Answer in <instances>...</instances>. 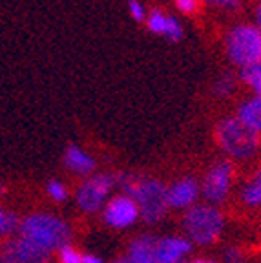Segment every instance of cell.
Instances as JSON below:
<instances>
[{
    "instance_id": "obj_13",
    "label": "cell",
    "mask_w": 261,
    "mask_h": 263,
    "mask_svg": "<svg viewBox=\"0 0 261 263\" xmlns=\"http://www.w3.org/2000/svg\"><path fill=\"white\" fill-rule=\"evenodd\" d=\"M155 236H143L132 241L130 251L124 256V263H157L155 261Z\"/></svg>"
},
{
    "instance_id": "obj_20",
    "label": "cell",
    "mask_w": 261,
    "mask_h": 263,
    "mask_svg": "<svg viewBox=\"0 0 261 263\" xmlns=\"http://www.w3.org/2000/svg\"><path fill=\"white\" fill-rule=\"evenodd\" d=\"M59 259H61V263H84V254H81L71 245H68L59 252Z\"/></svg>"
},
{
    "instance_id": "obj_12",
    "label": "cell",
    "mask_w": 261,
    "mask_h": 263,
    "mask_svg": "<svg viewBox=\"0 0 261 263\" xmlns=\"http://www.w3.org/2000/svg\"><path fill=\"white\" fill-rule=\"evenodd\" d=\"M197 194H199V186H197L196 179L184 177V179L174 183L170 189H166L168 206H176V209L192 206L197 199Z\"/></svg>"
},
{
    "instance_id": "obj_16",
    "label": "cell",
    "mask_w": 261,
    "mask_h": 263,
    "mask_svg": "<svg viewBox=\"0 0 261 263\" xmlns=\"http://www.w3.org/2000/svg\"><path fill=\"white\" fill-rule=\"evenodd\" d=\"M243 203L249 206H261V168L256 170L243 189Z\"/></svg>"
},
{
    "instance_id": "obj_6",
    "label": "cell",
    "mask_w": 261,
    "mask_h": 263,
    "mask_svg": "<svg viewBox=\"0 0 261 263\" xmlns=\"http://www.w3.org/2000/svg\"><path fill=\"white\" fill-rule=\"evenodd\" d=\"M115 185V176L110 174H97L91 176L81 185L77 192V203L84 212H95L104 203L110 189Z\"/></svg>"
},
{
    "instance_id": "obj_30",
    "label": "cell",
    "mask_w": 261,
    "mask_h": 263,
    "mask_svg": "<svg viewBox=\"0 0 261 263\" xmlns=\"http://www.w3.org/2000/svg\"><path fill=\"white\" fill-rule=\"evenodd\" d=\"M0 263H9V261H6V259L2 258V256H0Z\"/></svg>"
},
{
    "instance_id": "obj_7",
    "label": "cell",
    "mask_w": 261,
    "mask_h": 263,
    "mask_svg": "<svg viewBox=\"0 0 261 263\" xmlns=\"http://www.w3.org/2000/svg\"><path fill=\"white\" fill-rule=\"evenodd\" d=\"M234 179V166L230 161H219L208 170L203 181V194L208 201L221 203L229 196Z\"/></svg>"
},
{
    "instance_id": "obj_17",
    "label": "cell",
    "mask_w": 261,
    "mask_h": 263,
    "mask_svg": "<svg viewBox=\"0 0 261 263\" xmlns=\"http://www.w3.org/2000/svg\"><path fill=\"white\" fill-rule=\"evenodd\" d=\"M239 81L249 86L254 93H261V62L250 64L239 70Z\"/></svg>"
},
{
    "instance_id": "obj_4",
    "label": "cell",
    "mask_w": 261,
    "mask_h": 263,
    "mask_svg": "<svg viewBox=\"0 0 261 263\" xmlns=\"http://www.w3.org/2000/svg\"><path fill=\"white\" fill-rule=\"evenodd\" d=\"M183 227L190 243L212 245L219 239L225 227L223 214L212 205H194L184 214Z\"/></svg>"
},
{
    "instance_id": "obj_11",
    "label": "cell",
    "mask_w": 261,
    "mask_h": 263,
    "mask_svg": "<svg viewBox=\"0 0 261 263\" xmlns=\"http://www.w3.org/2000/svg\"><path fill=\"white\" fill-rule=\"evenodd\" d=\"M146 26L152 33L163 35V37L170 39L172 42L181 41V37H183V28H181L179 21H177L176 16H170L166 13H163L161 9H154L146 16Z\"/></svg>"
},
{
    "instance_id": "obj_19",
    "label": "cell",
    "mask_w": 261,
    "mask_h": 263,
    "mask_svg": "<svg viewBox=\"0 0 261 263\" xmlns=\"http://www.w3.org/2000/svg\"><path fill=\"white\" fill-rule=\"evenodd\" d=\"M234 90H236V79L232 75L219 77V81L216 82V88H214L216 95H219V97H229V95L234 93Z\"/></svg>"
},
{
    "instance_id": "obj_9",
    "label": "cell",
    "mask_w": 261,
    "mask_h": 263,
    "mask_svg": "<svg viewBox=\"0 0 261 263\" xmlns=\"http://www.w3.org/2000/svg\"><path fill=\"white\" fill-rule=\"evenodd\" d=\"M139 216H141V212H139L137 203L126 194L111 197L102 210L104 221L110 227H115V229H124V227L134 225Z\"/></svg>"
},
{
    "instance_id": "obj_14",
    "label": "cell",
    "mask_w": 261,
    "mask_h": 263,
    "mask_svg": "<svg viewBox=\"0 0 261 263\" xmlns=\"http://www.w3.org/2000/svg\"><path fill=\"white\" fill-rule=\"evenodd\" d=\"M64 164L71 170V172L81 174V176H90V174L95 170L94 157L88 156L86 152H82L81 148L75 146V144H69V146L66 148Z\"/></svg>"
},
{
    "instance_id": "obj_18",
    "label": "cell",
    "mask_w": 261,
    "mask_h": 263,
    "mask_svg": "<svg viewBox=\"0 0 261 263\" xmlns=\"http://www.w3.org/2000/svg\"><path fill=\"white\" fill-rule=\"evenodd\" d=\"M18 229H21L18 216L13 212H8L4 209H0V236H11Z\"/></svg>"
},
{
    "instance_id": "obj_26",
    "label": "cell",
    "mask_w": 261,
    "mask_h": 263,
    "mask_svg": "<svg viewBox=\"0 0 261 263\" xmlns=\"http://www.w3.org/2000/svg\"><path fill=\"white\" fill-rule=\"evenodd\" d=\"M84 263H104V261L94 254H84Z\"/></svg>"
},
{
    "instance_id": "obj_23",
    "label": "cell",
    "mask_w": 261,
    "mask_h": 263,
    "mask_svg": "<svg viewBox=\"0 0 261 263\" xmlns=\"http://www.w3.org/2000/svg\"><path fill=\"white\" fill-rule=\"evenodd\" d=\"M225 261L227 263H245V254L237 247H229L225 251Z\"/></svg>"
},
{
    "instance_id": "obj_10",
    "label": "cell",
    "mask_w": 261,
    "mask_h": 263,
    "mask_svg": "<svg viewBox=\"0 0 261 263\" xmlns=\"http://www.w3.org/2000/svg\"><path fill=\"white\" fill-rule=\"evenodd\" d=\"M192 243L184 238H157L155 243V261L157 263H176L184 259L190 252Z\"/></svg>"
},
{
    "instance_id": "obj_15",
    "label": "cell",
    "mask_w": 261,
    "mask_h": 263,
    "mask_svg": "<svg viewBox=\"0 0 261 263\" xmlns=\"http://www.w3.org/2000/svg\"><path fill=\"white\" fill-rule=\"evenodd\" d=\"M237 119L245 123L250 130L261 134V93H254L250 99H247L237 110Z\"/></svg>"
},
{
    "instance_id": "obj_8",
    "label": "cell",
    "mask_w": 261,
    "mask_h": 263,
    "mask_svg": "<svg viewBox=\"0 0 261 263\" xmlns=\"http://www.w3.org/2000/svg\"><path fill=\"white\" fill-rule=\"evenodd\" d=\"M0 256L9 263H49L51 259V252L44 251L22 236L8 239L0 249Z\"/></svg>"
},
{
    "instance_id": "obj_1",
    "label": "cell",
    "mask_w": 261,
    "mask_h": 263,
    "mask_svg": "<svg viewBox=\"0 0 261 263\" xmlns=\"http://www.w3.org/2000/svg\"><path fill=\"white\" fill-rule=\"evenodd\" d=\"M115 183H121L126 196L139 206V212L146 223L159 221L168 209L166 189L157 179H143L134 176H115Z\"/></svg>"
},
{
    "instance_id": "obj_2",
    "label": "cell",
    "mask_w": 261,
    "mask_h": 263,
    "mask_svg": "<svg viewBox=\"0 0 261 263\" xmlns=\"http://www.w3.org/2000/svg\"><path fill=\"white\" fill-rule=\"evenodd\" d=\"M18 236L35 243L48 252H61L69 245V227L51 214H31L21 221Z\"/></svg>"
},
{
    "instance_id": "obj_28",
    "label": "cell",
    "mask_w": 261,
    "mask_h": 263,
    "mask_svg": "<svg viewBox=\"0 0 261 263\" xmlns=\"http://www.w3.org/2000/svg\"><path fill=\"white\" fill-rule=\"evenodd\" d=\"M4 192H6V186L2 185V183H0V196H2V194H4Z\"/></svg>"
},
{
    "instance_id": "obj_24",
    "label": "cell",
    "mask_w": 261,
    "mask_h": 263,
    "mask_svg": "<svg viewBox=\"0 0 261 263\" xmlns=\"http://www.w3.org/2000/svg\"><path fill=\"white\" fill-rule=\"evenodd\" d=\"M208 2L219 9H236L239 6V0H208Z\"/></svg>"
},
{
    "instance_id": "obj_3",
    "label": "cell",
    "mask_w": 261,
    "mask_h": 263,
    "mask_svg": "<svg viewBox=\"0 0 261 263\" xmlns=\"http://www.w3.org/2000/svg\"><path fill=\"white\" fill-rule=\"evenodd\" d=\"M257 132L250 130L237 117H225L216 126V141L223 152L234 159H249L259 148Z\"/></svg>"
},
{
    "instance_id": "obj_29",
    "label": "cell",
    "mask_w": 261,
    "mask_h": 263,
    "mask_svg": "<svg viewBox=\"0 0 261 263\" xmlns=\"http://www.w3.org/2000/svg\"><path fill=\"white\" fill-rule=\"evenodd\" d=\"M111 263H124V258H121V259H117V261H111Z\"/></svg>"
},
{
    "instance_id": "obj_27",
    "label": "cell",
    "mask_w": 261,
    "mask_h": 263,
    "mask_svg": "<svg viewBox=\"0 0 261 263\" xmlns=\"http://www.w3.org/2000/svg\"><path fill=\"white\" fill-rule=\"evenodd\" d=\"M194 263H217V261H214V259H203V258H199V259H196Z\"/></svg>"
},
{
    "instance_id": "obj_21",
    "label": "cell",
    "mask_w": 261,
    "mask_h": 263,
    "mask_svg": "<svg viewBox=\"0 0 261 263\" xmlns=\"http://www.w3.org/2000/svg\"><path fill=\"white\" fill-rule=\"evenodd\" d=\"M48 194L53 197L55 201H64L68 197V192H66V186L59 181H49L48 183Z\"/></svg>"
},
{
    "instance_id": "obj_31",
    "label": "cell",
    "mask_w": 261,
    "mask_h": 263,
    "mask_svg": "<svg viewBox=\"0 0 261 263\" xmlns=\"http://www.w3.org/2000/svg\"><path fill=\"white\" fill-rule=\"evenodd\" d=\"M176 263H190V261H187V259H181V261H176Z\"/></svg>"
},
{
    "instance_id": "obj_22",
    "label": "cell",
    "mask_w": 261,
    "mask_h": 263,
    "mask_svg": "<svg viewBox=\"0 0 261 263\" xmlns=\"http://www.w3.org/2000/svg\"><path fill=\"white\" fill-rule=\"evenodd\" d=\"M128 9H130V15L134 21H137V22L146 21V9H144V6L141 4L139 0H130V2H128Z\"/></svg>"
},
{
    "instance_id": "obj_5",
    "label": "cell",
    "mask_w": 261,
    "mask_h": 263,
    "mask_svg": "<svg viewBox=\"0 0 261 263\" xmlns=\"http://www.w3.org/2000/svg\"><path fill=\"white\" fill-rule=\"evenodd\" d=\"M227 55L241 68L261 62V31L254 24L234 26L227 35Z\"/></svg>"
},
{
    "instance_id": "obj_25",
    "label": "cell",
    "mask_w": 261,
    "mask_h": 263,
    "mask_svg": "<svg viewBox=\"0 0 261 263\" xmlns=\"http://www.w3.org/2000/svg\"><path fill=\"white\" fill-rule=\"evenodd\" d=\"M254 18H256V28L261 31V0L257 2V6H256V11H254Z\"/></svg>"
}]
</instances>
